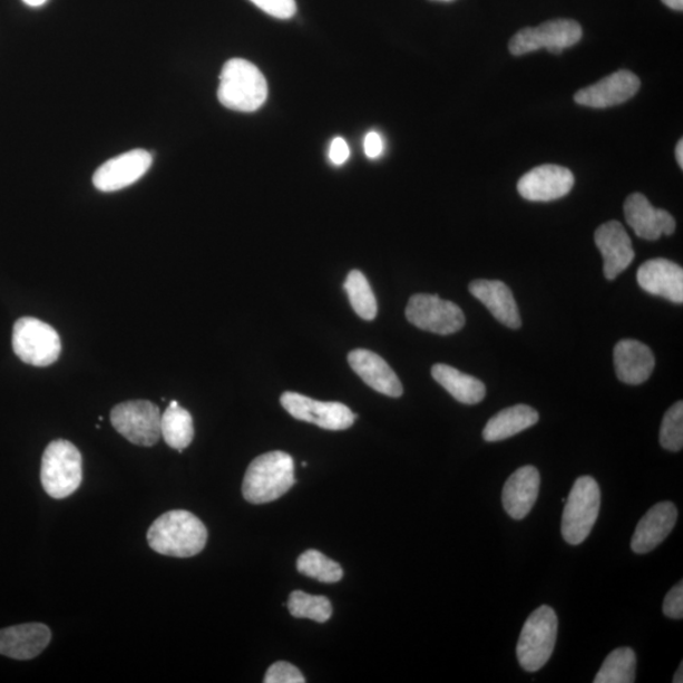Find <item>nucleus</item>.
Wrapping results in <instances>:
<instances>
[{"label": "nucleus", "mask_w": 683, "mask_h": 683, "mask_svg": "<svg viewBox=\"0 0 683 683\" xmlns=\"http://www.w3.org/2000/svg\"><path fill=\"white\" fill-rule=\"evenodd\" d=\"M289 612L297 619H311L325 623L331 619L333 607L325 596H313L304 592H294L289 596Z\"/></svg>", "instance_id": "c756f323"}, {"label": "nucleus", "mask_w": 683, "mask_h": 683, "mask_svg": "<svg viewBox=\"0 0 683 683\" xmlns=\"http://www.w3.org/2000/svg\"><path fill=\"white\" fill-rule=\"evenodd\" d=\"M641 89V80L630 70L616 71L576 92L575 101L579 106L605 109L623 105Z\"/></svg>", "instance_id": "4468645a"}, {"label": "nucleus", "mask_w": 683, "mask_h": 683, "mask_svg": "<svg viewBox=\"0 0 683 683\" xmlns=\"http://www.w3.org/2000/svg\"><path fill=\"white\" fill-rule=\"evenodd\" d=\"M614 364L617 379L628 386H641L651 378L656 359L648 345L635 340H623L615 345Z\"/></svg>", "instance_id": "4be33fe9"}, {"label": "nucleus", "mask_w": 683, "mask_h": 683, "mask_svg": "<svg viewBox=\"0 0 683 683\" xmlns=\"http://www.w3.org/2000/svg\"><path fill=\"white\" fill-rule=\"evenodd\" d=\"M406 315L419 330L436 334H453L464 329L462 309L433 294H416L410 297Z\"/></svg>", "instance_id": "9d476101"}, {"label": "nucleus", "mask_w": 683, "mask_h": 683, "mask_svg": "<svg viewBox=\"0 0 683 683\" xmlns=\"http://www.w3.org/2000/svg\"><path fill=\"white\" fill-rule=\"evenodd\" d=\"M293 457L274 451L261 455L248 466L242 494L255 505L273 503L295 485Z\"/></svg>", "instance_id": "f03ea898"}, {"label": "nucleus", "mask_w": 683, "mask_h": 683, "mask_svg": "<svg viewBox=\"0 0 683 683\" xmlns=\"http://www.w3.org/2000/svg\"><path fill=\"white\" fill-rule=\"evenodd\" d=\"M353 311L364 321H373L378 314V302L372 289L361 271L352 270L344 282Z\"/></svg>", "instance_id": "bb28decb"}, {"label": "nucleus", "mask_w": 683, "mask_h": 683, "mask_svg": "<svg viewBox=\"0 0 683 683\" xmlns=\"http://www.w3.org/2000/svg\"><path fill=\"white\" fill-rule=\"evenodd\" d=\"M147 540L157 554L188 558L201 554L207 545L208 530L191 511L172 510L153 523Z\"/></svg>", "instance_id": "f257e3e1"}, {"label": "nucleus", "mask_w": 683, "mask_h": 683, "mask_svg": "<svg viewBox=\"0 0 683 683\" xmlns=\"http://www.w3.org/2000/svg\"><path fill=\"white\" fill-rule=\"evenodd\" d=\"M296 567L302 575L315 578L323 584H335L341 582L343 577L341 565L316 549L304 552V554L297 558Z\"/></svg>", "instance_id": "c85d7f7f"}, {"label": "nucleus", "mask_w": 683, "mask_h": 683, "mask_svg": "<svg viewBox=\"0 0 683 683\" xmlns=\"http://www.w3.org/2000/svg\"><path fill=\"white\" fill-rule=\"evenodd\" d=\"M679 518L676 505L663 501L654 505L636 526L631 547L636 555L650 554L670 536Z\"/></svg>", "instance_id": "a211bd4d"}, {"label": "nucleus", "mask_w": 683, "mask_h": 683, "mask_svg": "<svg viewBox=\"0 0 683 683\" xmlns=\"http://www.w3.org/2000/svg\"><path fill=\"white\" fill-rule=\"evenodd\" d=\"M350 147L342 137H335L331 144L330 158L335 166H341L350 158Z\"/></svg>", "instance_id": "f704fd0d"}, {"label": "nucleus", "mask_w": 683, "mask_h": 683, "mask_svg": "<svg viewBox=\"0 0 683 683\" xmlns=\"http://www.w3.org/2000/svg\"><path fill=\"white\" fill-rule=\"evenodd\" d=\"M265 683H304L305 679L292 663L276 662L271 666L264 680Z\"/></svg>", "instance_id": "2f4dec72"}, {"label": "nucleus", "mask_w": 683, "mask_h": 683, "mask_svg": "<svg viewBox=\"0 0 683 683\" xmlns=\"http://www.w3.org/2000/svg\"><path fill=\"white\" fill-rule=\"evenodd\" d=\"M575 185V176L558 165H540L523 175L518 183L521 198L529 202H554L564 198Z\"/></svg>", "instance_id": "ddd939ff"}, {"label": "nucleus", "mask_w": 683, "mask_h": 683, "mask_svg": "<svg viewBox=\"0 0 683 683\" xmlns=\"http://www.w3.org/2000/svg\"><path fill=\"white\" fill-rule=\"evenodd\" d=\"M433 379L457 401L466 406L479 404L486 397L484 382L445 363L432 368Z\"/></svg>", "instance_id": "393cba45"}, {"label": "nucleus", "mask_w": 683, "mask_h": 683, "mask_svg": "<svg viewBox=\"0 0 683 683\" xmlns=\"http://www.w3.org/2000/svg\"><path fill=\"white\" fill-rule=\"evenodd\" d=\"M602 492L592 476L576 480L566 499L563 517L564 539L570 546L582 545L592 533L601 513Z\"/></svg>", "instance_id": "423d86ee"}, {"label": "nucleus", "mask_w": 683, "mask_h": 683, "mask_svg": "<svg viewBox=\"0 0 683 683\" xmlns=\"http://www.w3.org/2000/svg\"><path fill=\"white\" fill-rule=\"evenodd\" d=\"M349 363L351 369L380 394L399 398L404 392L396 371L375 352L354 350L349 354Z\"/></svg>", "instance_id": "aec40b11"}, {"label": "nucleus", "mask_w": 683, "mask_h": 683, "mask_svg": "<svg viewBox=\"0 0 683 683\" xmlns=\"http://www.w3.org/2000/svg\"><path fill=\"white\" fill-rule=\"evenodd\" d=\"M595 243L604 258V275L614 280L628 269L635 258L631 237L623 224L611 221L595 232Z\"/></svg>", "instance_id": "dca6fc26"}, {"label": "nucleus", "mask_w": 683, "mask_h": 683, "mask_svg": "<svg viewBox=\"0 0 683 683\" xmlns=\"http://www.w3.org/2000/svg\"><path fill=\"white\" fill-rule=\"evenodd\" d=\"M267 95V81L254 64L243 59L224 64L218 88V99L224 107L252 114L265 105Z\"/></svg>", "instance_id": "7ed1b4c3"}, {"label": "nucleus", "mask_w": 683, "mask_h": 683, "mask_svg": "<svg viewBox=\"0 0 683 683\" xmlns=\"http://www.w3.org/2000/svg\"><path fill=\"white\" fill-rule=\"evenodd\" d=\"M22 2L28 7L37 8L48 3V0H22Z\"/></svg>", "instance_id": "58836bf2"}, {"label": "nucleus", "mask_w": 683, "mask_h": 683, "mask_svg": "<svg viewBox=\"0 0 683 683\" xmlns=\"http://www.w3.org/2000/svg\"><path fill=\"white\" fill-rule=\"evenodd\" d=\"M153 160V155L146 149H133L103 164L92 176V184L103 193L128 188L142 179L152 167Z\"/></svg>", "instance_id": "f8f14e48"}, {"label": "nucleus", "mask_w": 683, "mask_h": 683, "mask_svg": "<svg viewBox=\"0 0 683 683\" xmlns=\"http://www.w3.org/2000/svg\"><path fill=\"white\" fill-rule=\"evenodd\" d=\"M51 641L49 626L40 623L21 624L0 630V654L18 661L36 658Z\"/></svg>", "instance_id": "6ab92c4d"}, {"label": "nucleus", "mask_w": 683, "mask_h": 683, "mask_svg": "<svg viewBox=\"0 0 683 683\" xmlns=\"http://www.w3.org/2000/svg\"><path fill=\"white\" fill-rule=\"evenodd\" d=\"M636 656L632 648L613 651L603 663L594 680L595 683H633L635 682Z\"/></svg>", "instance_id": "cd10ccee"}, {"label": "nucleus", "mask_w": 683, "mask_h": 683, "mask_svg": "<svg viewBox=\"0 0 683 683\" xmlns=\"http://www.w3.org/2000/svg\"><path fill=\"white\" fill-rule=\"evenodd\" d=\"M640 286L651 295L683 303V270L666 258H653L640 267L636 273Z\"/></svg>", "instance_id": "f3484780"}, {"label": "nucleus", "mask_w": 683, "mask_h": 683, "mask_svg": "<svg viewBox=\"0 0 683 683\" xmlns=\"http://www.w3.org/2000/svg\"><path fill=\"white\" fill-rule=\"evenodd\" d=\"M583 39V28L573 20H554L538 27L523 28L514 35L509 50L514 56H521L541 49L559 55L573 48Z\"/></svg>", "instance_id": "1a4fd4ad"}, {"label": "nucleus", "mask_w": 683, "mask_h": 683, "mask_svg": "<svg viewBox=\"0 0 683 683\" xmlns=\"http://www.w3.org/2000/svg\"><path fill=\"white\" fill-rule=\"evenodd\" d=\"M436 2H452V0H436Z\"/></svg>", "instance_id": "a19ab883"}, {"label": "nucleus", "mask_w": 683, "mask_h": 683, "mask_svg": "<svg viewBox=\"0 0 683 683\" xmlns=\"http://www.w3.org/2000/svg\"><path fill=\"white\" fill-rule=\"evenodd\" d=\"M625 219L635 235L647 241L671 236L676 230V221L663 209L654 208L641 193H634L624 203Z\"/></svg>", "instance_id": "2eb2a0df"}, {"label": "nucleus", "mask_w": 683, "mask_h": 683, "mask_svg": "<svg viewBox=\"0 0 683 683\" xmlns=\"http://www.w3.org/2000/svg\"><path fill=\"white\" fill-rule=\"evenodd\" d=\"M539 471L535 466H524L514 472L503 489V507L513 519L528 516L538 499Z\"/></svg>", "instance_id": "412c9836"}, {"label": "nucleus", "mask_w": 683, "mask_h": 683, "mask_svg": "<svg viewBox=\"0 0 683 683\" xmlns=\"http://www.w3.org/2000/svg\"><path fill=\"white\" fill-rule=\"evenodd\" d=\"M162 437L167 446L183 452L188 448L194 438L193 418L188 410L180 407L179 402L172 401L162 416Z\"/></svg>", "instance_id": "a878e982"}, {"label": "nucleus", "mask_w": 683, "mask_h": 683, "mask_svg": "<svg viewBox=\"0 0 683 683\" xmlns=\"http://www.w3.org/2000/svg\"><path fill=\"white\" fill-rule=\"evenodd\" d=\"M82 481V457L77 448L65 439L51 442L45 449L41 465V482L46 494L53 499L69 498Z\"/></svg>", "instance_id": "20e7f679"}, {"label": "nucleus", "mask_w": 683, "mask_h": 683, "mask_svg": "<svg viewBox=\"0 0 683 683\" xmlns=\"http://www.w3.org/2000/svg\"><path fill=\"white\" fill-rule=\"evenodd\" d=\"M364 154L372 160L379 158L383 154V139L378 133H370L364 137Z\"/></svg>", "instance_id": "c9c22d12"}, {"label": "nucleus", "mask_w": 683, "mask_h": 683, "mask_svg": "<svg viewBox=\"0 0 683 683\" xmlns=\"http://www.w3.org/2000/svg\"><path fill=\"white\" fill-rule=\"evenodd\" d=\"M676 160L681 168H683V139H680L676 146Z\"/></svg>", "instance_id": "4c0bfd02"}, {"label": "nucleus", "mask_w": 683, "mask_h": 683, "mask_svg": "<svg viewBox=\"0 0 683 683\" xmlns=\"http://www.w3.org/2000/svg\"><path fill=\"white\" fill-rule=\"evenodd\" d=\"M660 442L664 449L679 452L683 447V402L677 401L664 414L660 432Z\"/></svg>", "instance_id": "7c9ffc66"}, {"label": "nucleus", "mask_w": 683, "mask_h": 683, "mask_svg": "<svg viewBox=\"0 0 683 683\" xmlns=\"http://www.w3.org/2000/svg\"><path fill=\"white\" fill-rule=\"evenodd\" d=\"M256 7L271 17L279 20H289L296 13L295 0H250Z\"/></svg>", "instance_id": "473e14b6"}, {"label": "nucleus", "mask_w": 683, "mask_h": 683, "mask_svg": "<svg viewBox=\"0 0 683 683\" xmlns=\"http://www.w3.org/2000/svg\"><path fill=\"white\" fill-rule=\"evenodd\" d=\"M683 664H680V669L677 670V672L675 673V677H673V682L675 683H682L683 682Z\"/></svg>", "instance_id": "ea45409f"}, {"label": "nucleus", "mask_w": 683, "mask_h": 683, "mask_svg": "<svg viewBox=\"0 0 683 683\" xmlns=\"http://www.w3.org/2000/svg\"><path fill=\"white\" fill-rule=\"evenodd\" d=\"M558 633L556 612L541 605L524 624L517 645V657L523 670L537 672L545 667L554 654Z\"/></svg>", "instance_id": "39448f33"}, {"label": "nucleus", "mask_w": 683, "mask_h": 683, "mask_svg": "<svg viewBox=\"0 0 683 683\" xmlns=\"http://www.w3.org/2000/svg\"><path fill=\"white\" fill-rule=\"evenodd\" d=\"M470 293L480 301L490 313L508 329L519 330L521 318L510 287L500 280H475Z\"/></svg>", "instance_id": "5701e85b"}, {"label": "nucleus", "mask_w": 683, "mask_h": 683, "mask_svg": "<svg viewBox=\"0 0 683 683\" xmlns=\"http://www.w3.org/2000/svg\"><path fill=\"white\" fill-rule=\"evenodd\" d=\"M280 401L293 418L323 429H349L358 419V416L353 414L351 409L342 402L318 401L292 391L284 392Z\"/></svg>", "instance_id": "9b49d317"}, {"label": "nucleus", "mask_w": 683, "mask_h": 683, "mask_svg": "<svg viewBox=\"0 0 683 683\" xmlns=\"http://www.w3.org/2000/svg\"><path fill=\"white\" fill-rule=\"evenodd\" d=\"M160 409L152 401L121 402L110 411V422L130 443L153 447L162 438Z\"/></svg>", "instance_id": "6e6552de"}, {"label": "nucleus", "mask_w": 683, "mask_h": 683, "mask_svg": "<svg viewBox=\"0 0 683 683\" xmlns=\"http://www.w3.org/2000/svg\"><path fill=\"white\" fill-rule=\"evenodd\" d=\"M13 350L25 363L36 368L50 367L61 352L60 335L50 324L25 316L14 324Z\"/></svg>", "instance_id": "0eeeda50"}, {"label": "nucleus", "mask_w": 683, "mask_h": 683, "mask_svg": "<svg viewBox=\"0 0 683 683\" xmlns=\"http://www.w3.org/2000/svg\"><path fill=\"white\" fill-rule=\"evenodd\" d=\"M539 414L529 406L518 404L499 411L484 428L486 442H500L536 426Z\"/></svg>", "instance_id": "b1692460"}, {"label": "nucleus", "mask_w": 683, "mask_h": 683, "mask_svg": "<svg viewBox=\"0 0 683 683\" xmlns=\"http://www.w3.org/2000/svg\"><path fill=\"white\" fill-rule=\"evenodd\" d=\"M662 2L673 9V11H683V0H662Z\"/></svg>", "instance_id": "e433bc0d"}, {"label": "nucleus", "mask_w": 683, "mask_h": 683, "mask_svg": "<svg viewBox=\"0 0 683 683\" xmlns=\"http://www.w3.org/2000/svg\"><path fill=\"white\" fill-rule=\"evenodd\" d=\"M663 614L671 619L681 621L683 617V584L682 582L673 587L664 597Z\"/></svg>", "instance_id": "72a5a7b5"}]
</instances>
